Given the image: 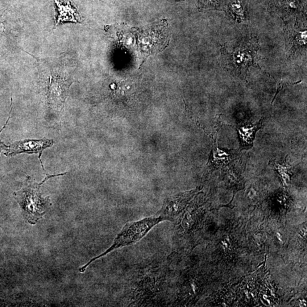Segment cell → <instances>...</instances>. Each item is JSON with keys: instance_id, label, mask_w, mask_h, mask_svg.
I'll return each mask as SVG.
<instances>
[{"instance_id": "1", "label": "cell", "mask_w": 307, "mask_h": 307, "mask_svg": "<svg viewBox=\"0 0 307 307\" xmlns=\"http://www.w3.org/2000/svg\"><path fill=\"white\" fill-rule=\"evenodd\" d=\"M64 174L66 173L57 176L48 175L40 184L32 182L30 177L28 176L26 186L14 194V198L19 203L23 216L26 222L31 224H36L43 218L46 212L51 206L49 197L43 198L41 196L40 186L52 177L64 176Z\"/></svg>"}, {"instance_id": "2", "label": "cell", "mask_w": 307, "mask_h": 307, "mask_svg": "<svg viewBox=\"0 0 307 307\" xmlns=\"http://www.w3.org/2000/svg\"><path fill=\"white\" fill-rule=\"evenodd\" d=\"M166 219L160 215L151 216L140 220L128 222L122 228L120 233L116 236L114 244L102 254L94 257L89 262L82 267L80 270L84 272L86 269L94 261L109 254L112 252L120 248L132 246L142 240L154 227L161 222H165Z\"/></svg>"}, {"instance_id": "3", "label": "cell", "mask_w": 307, "mask_h": 307, "mask_svg": "<svg viewBox=\"0 0 307 307\" xmlns=\"http://www.w3.org/2000/svg\"><path fill=\"white\" fill-rule=\"evenodd\" d=\"M258 48L255 41L240 44L231 52H224L226 58V65L232 72L238 74H246L247 70L251 65H254L255 57Z\"/></svg>"}, {"instance_id": "4", "label": "cell", "mask_w": 307, "mask_h": 307, "mask_svg": "<svg viewBox=\"0 0 307 307\" xmlns=\"http://www.w3.org/2000/svg\"><path fill=\"white\" fill-rule=\"evenodd\" d=\"M53 144V140L44 138L41 140H26L16 141L8 147L5 155L13 156L20 153L40 154L39 158L42 166L40 156L44 149L51 147Z\"/></svg>"}, {"instance_id": "5", "label": "cell", "mask_w": 307, "mask_h": 307, "mask_svg": "<svg viewBox=\"0 0 307 307\" xmlns=\"http://www.w3.org/2000/svg\"><path fill=\"white\" fill-rule=\"evenodd\" d=\"M54 2L56 8V19L54 28L58 24L64 22H81L80 14L78 13L76 8L72 6L70 1L64 0V2H62L59 0H54Z\"/></svg>"}, {"instance_id": "6", "label": "cell", "mask_w": 307, "mask_h": 307, "mask_svg": "<svg viewBox=\"0 0 307 307\" xmlns=\"http://www.w3.org/2000/svg\"><path fill=\"white\" fill-rule=\"evenodd\" d=\"M134 85L132 81L119 82L114 90V94L118 98H126L134 92Z\"/></svg>"}, {"instance_id": "7", "label": "cell", "mask_w": 307, "mask_h": 307, "mask_svg": "<svg viewBox=\"0 0 307 307\" xmlns=\"http://www.w3.org/2000/svg\"><path fill=\"white\" fill-rule=\"evenodd\" d=\"M230 6L233 14L238 20L242 22L246 20L244 8L240 0H232Z\"/></svg>"}, {"instance_id": "8", "label": "cell", "mask_w": 307, "mask_h": 307, "mask_svg": "<svg viewBox=\"0 0 307 307\" xmlns=\"http://www.w3.org/2000/svg\"><path fill=\"white\" fill-rule=\"evenodd\" d=\"M256 127L240 128L239 130L240 138H242L244 143L250 145L252 142V138H254Z\"/></svg>"}, {"instance_id": "9", "label": "cell", "mask_w": 307, "mask_h": 307, "mask_svg": "<svg viewBox=\"0 0 307 307\" xmlns=\"http://www.w3.org/2000/svg\"><path fill=\"white\" fill-rule=\"evenodd\" d=\"M275 80L276 82L278 87H277V91L276 94V96L274 98L273 101L274 100V99L276 98L278 94V92H280V90L281 89L283 88L284 87L286 86H291V85L296 84L302 82V81H298V82H294L292 84V82L286 81L285 80H282V78H280V80Z\"/></svg>"}, {"instance_id": "10", "label": "cell", "mask_w": 307, "mask_h": 307, "mask_svg": "<svg viewBox=\"0 0 307 307\" xmlns=\"http://www.w3.org/2000/svg\"><path fill=\"white\" fill-rule=\"evenodd\" d=\"M221 0H199L200 6L205 8H217Z\"/></svg>"}, {"instance_id": "11", "label": "cell", "mask_w": 307, "mask_h": 307, "mask_svg": "<svg viewBox=\"0 0 307 307\" xmlns=\"http://www.w3.org/2000/svg\"><path fill=\"white\" fill-rule=\"evenodd\" d=\"M11 100H12L11 109H10V112L9 118H8V119L7 120V122H6V124H5V126H4L2 128H0V134H1V132L4 130V128H6V127L7 126V124L8 123V122H9V120H10V115H11L12 110V98H11ZM8 147H9V146H7L6 145L4 144L2 142L1 140H0V153H1L2 152L3 150H7V148H8Z\"/></svg>"}, {"instance_id": "12", "label": "cell", "mask_w": 307, "mask_h": 307, "mask_svg": "<svg viewBox=\"0 0 307 307\" xmlns=\"http://www.w3.org/2000/svg\"><path fill=\"white\" fill-rule=\"evenodd\" d=\"M256 190L253 188H252L250 190V192H248V198H254L256 196Z\"/></svg>"}, {"instance_id": "13", "label": "cell", "mask_w": 307, "mask_h": 307, "mask_svg": "<svg viewBox=\"0 0 307 307\" xmlns=\"http://www.w3.org/2000/svg\"><path fill=\"white\" fill-rule=\"evenodd\" d=\"M276 236H277L278 238V239H279V240H280V242H282V240H281V236H280V234L278 233V234H276Z\"/></svg>"}, {"instance_id": "14", "label": "cell", "mask_w": 307, "mask_h": 307, "mask_svg": "<svg viewBox=\"0 0 307 307\" xmlns=\"http://www.w3.org/2000/svg\"><path fill=\"white\" fill-rule=\"evenodd\" d=\"M264 298H266L267 296H264Z\"/></svg>"}]
</instances>
